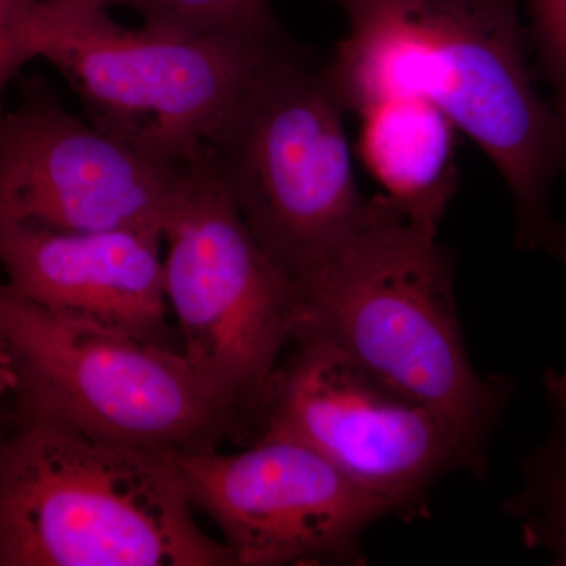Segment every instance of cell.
Segmentation results:
<instances>
[{"label": "cell", "instance_id": "cell-3", "mask_svg": "<svg viewBox=\"0 0 566 566\" xmlns=\"http://www.w3.org/2000/svg\"><path fill=\"white\" fill-rule=\"evenodd\" d=\"M294 335L311 334L441 417L486 469V447L513 382L480 376L458 319L453 260L385 197L297 290Z\"/></svg>", "mask_w": 566, "mask_h": 566}, {"label": "cell", "instance_id": "cell-9", "mask_svg": "<svg viewBox=\"0 0 566 566\" xmlns=\"http://www.w3.org/2000/svg\"><path fill=\"white\" fill-rule=\"evenodd\" d=\"M188 175L189 159L159 158L88 125L43 88L0 115V223L164 234Z\"/></svg>", "mask_w": 566, "mask_h": 566}, {"label": "cell", "instance_id": "cell-2", "mask_svg": "<svg viewBox=\"0 0 566 566\" xmlns=\"http://www.w3.org/2000/svg\"><path fill=\"white\" fill-rule=\"evenodd\" d=\"M174 455L18 400L0 434V566H230Z\"/></svg>", "mask_w": 566, "mask_h": 566}, {"label": "cell", "instance_id": "cell-1", "mask_svg": "<svg viewBox=\"0 0 566 566\" xmlns=\"http://www.w3.org/2000/svg\"><path fill=\"white\" fill-rule=\"evenodd\" d=\"M348 21L327 76L346 112L387 98L433 104L504 178L516 243L566 260L549 197L566 122L528 73L521 0H334Z\"/></svg>", "mask_w": 566, "mask_h": 566}, {"label": "cell", "instance_id": "cell-13", "mask_svg": "<svg viewBox=\"0 0 566 566\" xmlns=\"http://www.w3.org/2000/svg\"><path fill=\"white\" fill-rule=\"evenodd\" d=\"M545 389L549 434L524 458L523 490L504 509L520 524L528 549L546 551L554 565L566 566V371H547Z\"/></svg>", "mask_w": 566, "mask_h": 566}, {"label": "cell", "instance_id": "cell-7", "mask_svg": "<svg viewBox=\"0 0 566 566\" xmlns=\"http://www.w3.org/2000/svg\"><path fill=\"white\" fill-rule=\"evenodd\" d=\"M290 50L129 29L104 14L46 33L40 57L66 77L93 125L159 158L188 161Z\"/></svg>", "mask_w": 566, "mask_h": 566}, {"label": "cell", "instance_id": "cell-6", "mask_svg": "<svg viewBox=\"0 0 566 566\" xmlns=\"http://www.w3.org/2000/svg\"><path fill=\"white\" fill-rule=\"evenodd\" d=\"M164 289L182 354L260 434L268 395L296 331L300 297L255 240L203 145L164 227Z\"/></svg>", "mask_w": 566, "mask_h": 566}, {"label": "cell", "instance_id": "cell-17", "mask_svg": "<svg viewBox=\"0 0 566 566\" xmlns=\"http://www.w3.org/2000/svg\"><path fill=\"white\" fill-rule=\"evenodd\" d=\"M129 0H41V13L46 31L69 28L96 17L109 14L114 7H128Z\"/></svg>", "mask_w": 566, "mask_h": 566}, {"label": "cell", "instance_id": "cell-10", "mask_svg": "<svg viewBox=\"0 0 566 566\" xmlns=\"http://www.w3.org/2000/svg\"><path fill=\"white\" fill-rule=\"evenodd\" d=\"M193 509L210 517L237 565H359L360 538L392 515L311 447L262 434L238 453L177 455Z\"/></svg>", "mask_w": 566, "mask_h": 566}, {"label": "cell", "instance_id": "cell-18", "mask_svg": "<svg viewBox=\"0 0 566 566\" xmlns=\"http://www.w3.org/2000/svg\"><path fill=\"white\" fill-rule=\"evenodd\" d=\"M18 386H20V381H18L17 368H14L13 359H11L2 335H0V400L10 395L14 397Z\"/></svg>", "mask_w": 566, "mask_h": 566}, {"label": "cell", "instance_id": "cell-4", "mask_svg": "<svg viewBox=\"0 0 566 566\" xmlns=\"http://www.w3.org/2000/svg\"><path fill=\"white\" fill-rule=\"evenodd\" d=\"M327 76L290 50L268 66L203 148L255 240L301 289L367 214Z\"/></svg>", "mask_w": 566, "mask_h": 566}, {"label": "cell", "instance_id": "cell-11", "mask_svg": "<svg viewBox=\"0 0 566 566\" xmlns=\"http://www.w3.org/2000/svg\"><path fill=\"white\" fill-rule=\"evenodd\" d=\"M163 241L159 230L55 232L0 223V264L14 292L54 315L174 348Z\"/></svg>", "mask_w": 566, "mask_h": 566}, {"label": "cell", "instance_id": "cell-12", "mask_svg": "<svg viewBox=\"0 0 566 566\" xmlns=\"http://www.w3.org/2000/svg\"><path fill=\"white\" fill-rule=\"evenodd\" d=\"M360 158L395 211L428 234L458 185L453 123L422 98H387L359 112Z\"/></svg>", "mask_w": 566, "mask_h": 566}, {"label": "cell", "instance_id": "cell-15", "mask_svg": "<svg viewBox=\"0 0 566 566\" xmlns=\"http://www.w3.org/2000/svg\"><path fill=\"white\" fill-rule=\"evenodd\" d=\"M41 0H0V115L3 95L25 63L40 57Z\"/></svg>", "mask_w": 566, "mask_h": 566}, {"label": "cell", "instance_id": "cell-16", "mask_svg": "<svg viewBox=\"0 0 566 566\" xmlns=\"http://www.w3.org/2000/svg\"><path fill=\"white\" fill-rule=\"evenodd\" d=\"M539 65L566 122V0H526Z\"/></svg>", "mask_w": 566, "mask_h": 566}, {"label": "cell", "instance_id": "cell-5", "mask_svg": "<svg viewBox=\"0 0 566 566\" xmlns=\"http://www.w3.org/2000/svg\"><path fill=\"white\" fill-rule=\"evenodd\" d=\"M0 335L17 368V400L85 430L167 455H199L251 424L182 352L70 322L0 285Z\"/></svg>", "mask_w": 566, "mask_h": 566}, {"label": "cell", "instance_id": "cell-14", "mask_svg": "<svg viewBox=\"0 0 566 566\" xmlns=\"http://www.w3.org/2000/svg\"><path fill=\"white\" fill-rule=\"evenodd\" d=\"M144 25L191 39L289 43L270 0H129Z\"/></svg>", "mask_w": 566, "mask_h": 566}, {"label": "cell", "instance_id": "cell-8", "mask_svg": "<svg viewBox=\"0 0 566 566\" xmlns=\"http://www.w3.org/2000/svg\"><path fill=\"white\" fill-rule=\"evenodd\" d=\"M296 439L405 521L427 520L446 474L483 475L455 431L326 338L294 335L268 395L260 434Z\"/></svg>", "mask_w": 566, "mask_h": 566}]
</instances>
